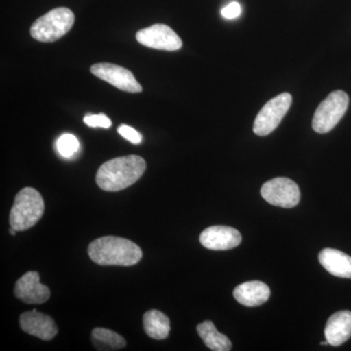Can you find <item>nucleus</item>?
<instances>
[{"instance_id": "1a4fd4ad", "label": "nucleus", "mask_w": 351, "mask_h": 351, "mask_svg": "<svg viewBox=\"0 0 351 351\" xmlns=\"http://www.w3.org/2000/svg\"><path fill=\"white\" fill-rule=\"evenodd\" d=\"M136 38L142 45L156 50L177 51L182 45L180 36L170 27L162 24L141 29L136 34Z\"/></svg>"}, {"instance_id": "6ab92c4d", "label": "nucleus", "mask_w": 351, "mask_h": 351, "mask_svg": "<svg viewBox=\"0 0 351 351\" xmlns=\"http://www.w3.org/2000/svg\"><path fill=\"white\" fill-rule=\"evenodd\" d=\"M58 152L64 158L75 156L80 149V142L75 136L71 134H64L57 141Z\"/></svg>"}, {"instance_id": "9d476101", "label": "nucleus", "mask_w": 351, "mask_h": 351, "mask_svg": "<svg viewBox=\"0 0 351 351\" xmlns=\"http://www.w3.org/2000/svg\"><path fill=\"white\" fill-rule=\"evenodd\" d=\"M199 240L205 248L223 251L239 246L241 243L242 237L239 230L230 226H214L203 230Z\"/></svg>"}, {"instance_id": "ddd939ff", "label": "nucleus", "mask_w": 351, "mask_h": 351, "mask_svg": "<svg viewBox=\"0 0 351 351\" xmlns=\"http://www.w3.org/2000/svg\"><path fill=\"white\" fill-rule=\"evenodd\" d=\"M325 338L330 346H339L351 337V311H341L332 314L325 327Z\"/></svg>"}, {"instance_id": "f257e3e1", "label": "nucleus", "mask_w": 351, "mask_h": 351, "mask_svg": "<svg viewBox=\"0 0 351 351\" xmlns=\"http://www.w3.org/2000/svg\"><path fill=\"white\" fill-rule=\"evenodd\" d=\"M147 163L143 157L127 156L110 159L99 168L96 182L106 191H119L135 184L144 175Z\"/></svg>"}, {"instance_id": "412c9836", "label": "nucleus", "mask_w": 351, "mask_h": 351, "mask_svg": "<svg viewBox=\"0 0 351 351\" xmlns=\"http://www.w3.org/2000/svg\"><path fill=\"white\" fill-rule=\"evenodd\" d=\"M117 132H119V135H121L122 137L126 138L127 141L132 143L134 145H138L142 143L143 137L140 133L135 129L132 128V127L125 125V124H121L117 129Z\"/></svg>"}, {"instance_id": "0eeeda50", "label": "nucleus", "mask_w": 351, "mask_h": 351, "mask_svg": "<svg viewBox=\"0 0 351 351\" xmlns=\"http://www.w3.org/2000/svg\"><path fill=\"white\" fill-rule=\"evenodd\" d=\"M261 195L269 204L282 208L297 206L301 199L299 186L288 178H276L265 182L261 189Z\"/></svg>"}, {"instance_id": "7ed1b4c3", "label": "nucleus", "mask_w": 351, "mask_h": 351, "mask_svg": "<svg viewBox=\"0 0 351 351\" xmlns=\"http://www.w3.org/2000/svg\"><path fill=\"white\" fill-rule=\"evenodd\" d=\"M44 201L43 196L36 189L25 188L16 195L10 212L11 228L17 232L29 230L43 218Z\"/></svg>"}, {"instance_id": "5701e85b", "label": "nucleus", "mask_w": 351, "mask_h": 351, "mask_svg": "<svg viewBox=\"0 0 351 351\" xmlns=\"http://www.w3.org/2000/svg\"><path fill=\"white\" fill-rule=\"evenodd\" d=\"M16 232H17V230L14 228H11L10 230H9V233H10L11 235H13V237H15Z\"/></svg>"}, {"instance_id": "39448f33", "label": "nucleus", "mask_w": 351, "mask_h": 351, "mask_svg": "<svg viewBox=\"0 0 351 351\" xmlns=\"http://www.w3.org/2000/svg\"><path fill=\"white\" fill-rule=\"evenodd\" d=\"M350 98L346 92H332L315 110L313 119V130L319 134L328 133L343 119L348 110Z\"/></svg>"}, {"instance_id": "a211bd4d", "label": "nucleus", "mask_w": 351, "mask_h": 351, "mask_svg": "<svg viewBox=\"0 0 351 351\" xmlns=\"http://www.w3.org/2000/svg\"><path fill=\"white\" fill-rule=\"evenodd\" d=\"M92 343L98 350H117L125 348L126 341L117 332L105 328H96L92 331Z\"/></svg>"}, {"instance_id": "423d86ee", "label": "nucleus", "mask_w": 351, "mask_h": 351, "mask_svg": "<svg viewBox=\"0 0 351 351\" xmlns=\"http://www.w3.org/2000/svg\"><path fill=\"white\" fill-rule=\"evenodd\" d=\"M291 104L292 96L289 93L278 95L267 101L256 117L253 127L254 133L261 137L272 133L288 112Z\"/></svg>"}, {"instance_id": "b1692460", "label": "nucleus", "mask_w": 351, "mask_h": 351, "mask_svg": "<svg viewBox=\"0 0 351 351\" xmlns=\"http://www.w3.org/2000/svg\"><path fill=\"white\" fill-rule=\"evenodd\" d=\"M321 346H328L329 345V343H328L327 341H322V343H320Z\"/></svg>"}, {"instance_id": "dca6fc26", "label": "nucleus", "mask_w": 351, "mask_h": 351, "mask_svg": "<svg viewBox=\"0 0 351 351\" xmlns=\"http://www.w3.org/2000/svg\"><path fill=\"white\" fill-rule=\"evenodd\" d=\"M145 334L154 339H165L170 332V320L156 309L147 311L143 317Z\"/></svg>"}, {"instance_id": "f03ea898", "label": "nucleus", "mask_w": 351, "mask_h": 351, "mask_svg": "<svg viewBox=\"0 0 351 351\" xmlns=\"http://www.w3.org/2000/svg\"><path fill=\"white\" fill-rule=\"evenodd\" d=\"M88 255L94 263L100 265L131 267L142 260L143 251L131 240L104 237L90 243Z\"/></svg>"}, {"instance_id": "9b49d317", "label": "nucleus", "mask_w": 351, "mask_h": 351, "mask_svg": "<svg viewBox=\"0 0 351 351\" xmlns=\"http://www.w3.org/2000/svg\"><path fill=\"white\" fill-rule=\"evenodd\" d=\"M39 280L38 272H27L16 282L14 289L16 297L27 304H40L47 302L51 295L49 288Z\"/></svg>"}, {"instance_id": "4468645a", "label": "nucleus", "mask_w": 351, "mask_h": 351, "mask_svg": "<svg viewBox=\"0 0 351 351\" xmlns=\"http://www.w3.org/2000/svg\"><path fill=\"white\" fill-rule=\"evenodd\" d=\"M233 297L242 306L255 307L269 301L270 289L261 281H249L240 284L233 291Z\"/></svg>"}, {"instance_id": "aec40b11", "label": "nucleus", "mask_w": 351, "mask_h": 351, "mask_svg": "<svg viewBox=\"0 0 351 351\" xmlns=\"http://www.w3.org/2000/svg\"><path fill=\"white\" fill-rule=\"evenodd\" d=\"M84 123L89 127H93V128H96V127H101V128L108 129L112 126V120L108 119L107 115L104 114V113H100V114H89L86 115L83 119Z\"/></svg>"}, {"instance_id": "2eb2a0df", "label": "nucleus", "mask_w": 351, "mask_h": 351, "mask_svg": "<svg viewBox=\"0 0 351 351\" xmlns=\"http://www.w3.org/2000/svg\"><path fill=\"white\" fill-rule=\"evenodd\" d=\"M321 265L332 276L351 278V257L336 249L326 248L318 256Z\"/></svg>"}, {"instance_id": "f3484780", "label": "nucleus", "mask_w": 351, "mask_h": 351, "mask_svg": "<svg viewBox=\"0 0 351 351\" xmlns=\"http://www.w3.org/2000/svg\"><path fill=\"white\" fill-rule=\"evenodd\" d=\"M197 332L205 345L214 351H228L232 350L230 339L226 335L221 334L215 327L212 321H204L197 325Z\"/></svg>"}, {"instance_id": "4be33fe9", "label": "nucleus", "mask_w": 351, "mask_h": 351, "mask_svg": "<svg viewBox=\"0 0 351 351\" xmlns=\"http://www.w3.org/2000/svg\"><path fill=\"white\" fill-rule=\"evenodd\" d=\"M241 14V5L239 2H232L226 7H223L221 10V15L226 19H235V18L239 17Z\"/></svg>"}, {"instance_id": "20e7f679", "label": "nucleus", "mask_w": 351, "mask_h": 351, "mask_svg": "<svg viewBox=\"0 0 351 351\" xmlns=\"http://www.w3.org/2000/svg\"><path fill=\"white\" fill-rule=\"evenodd\" d=\"M75 21V14L71 9L66 7L53 9L32 24V36L40 43H54L71 31Z\"/></svg>"}, {"instance_id": "6e6552de", "label": "nucleus", "mask_w": 351, "mask_h": 351, "mask_svg": "<svg viewBox=\"0 0 351 351\" xmlns=\"http://www.w3.org/2000/svg\"><path fill=\"white\" fill-rule=\"evenodd\" d=\"M91 73L104 82H108L121 91L129 93H140L143 88L129 69L114 64H95L91 66Z\"/></svg>"}, {"instance_id": "f8f14e48", "label": "nucleus", "mask_w": 351, "mask_h": 351, "mask_svg": "<svg viewBox=\"0 0 351 351\" xmlns=\"http://www.w3.org/2000/svg\"><path fill=\"white\" fill-rule=\"evenodd\" d=\"M20 326L27 334L43 341H51L58 334V327L54 319L36 309L20 316Z\"/></svg>"}]
</instances>
